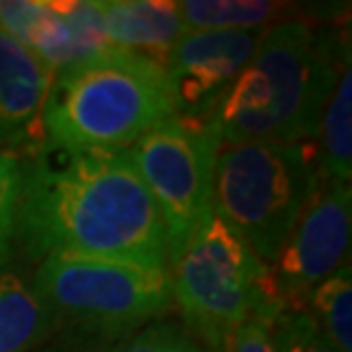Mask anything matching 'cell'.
<instances>
[{"label":"cell","instance_id":"cell-14","mask_svg":"<svg viewBox=\"0 0 352 352\" xmlns=\"http://www.w3.org/2000/svg\"><path fill=\"white\" fill-rule=\"evenodd\" d=\"M316 146L320 183H350L352 176V69L346 60L322 112Z\"/></svg>","mask_w":352,"mask_h":352},{"label":"cell","instance_id":"cell-18","mask_svg":"<svg viewBox=\"0 0 352 352\" xmlns=\"http://www.w3.org/2000/svg\"><path fill=\"white\" fill-rule=\"evenodd\" d=\"M272 341L277 352H336L305 309H286L272 322Z\"/></svg>","mask_w":352,"mask_h":352},{"label":"cell","instance_id":"cell-17","mask_svg":"<svg viewBox=\"0 0 352 352\" xmlns=\"http://www.w3.org/2000/svg\"><path fill=\"white\" fill-rule=\"evenodd\" d=\"M316 325L336 352H352V270H336L309 295Z\"/></svg>","mask_w":352,"mask_h":352},{"label":"cell","instance_id":"cell-4","mask_svg":"<svg viewBox=\"0 0 352 352\" xmlns=\"http://www.w3.org/2000/svg\"><path fill=\"white\" fill-rule=\"evenodd\" d=\"M32 288L60 332L94 341H117L174 307L170 267L115 258L53 254L41 258Z\"/></svg>","mask_w":352,"mask_h":352},{"label":"cell","instance_id":"cell-16","mask_svg":"<svg viewBox=\"0 0 352 352\" xmlns=\"http://www.w3.org/2000/svg\"><path fill=\"white\" fill-rule=\"evenodd\" d=\"M176 12L186 30H263L284 10L267 0H181Z\"/></svg>","mask_w":352,"mask_h":352},{"label":"cell","instance_id":"cell-13","mask_svg":"<svg viewBox=\"0 0 352 352\" xmlns=\"http://www.w3.org/2000/svg\"><path fill=\"white\" fill-rule=\"evenodd\" d=\"M60 332L30 281L0 270V352H32Z\"/></svg>","mask_w":352,"mask_h":352},{"label":"cell","instance_id":"cell-3","mask_svg":"<svg viewBox=\"0 0 352 352\" xmlns=\"http://www.w3.org/2000/svg\"><path fill=\"white\" fill-rule=\"evenodd\" d=\"M174 115L165 69L110 46L51 76L41 144L65 151H126Z\"/></svg>","mask_w":352,"mask_h":352},{"label":"cell","instance_id":"cell-6","mask_svg":"<svg viewBox=\"0 0 352 352\" xmlns=\"http://www.w3.org/2000/svg\"><path fill=\"white\" fill-rule=\"evenodd\" d=\"M170 265L188 334L206 352H227L241 322L263 302L267 265L215 213Z\"/></svg>","mask_w":352,"mask_h":352},{"label":"cell","instance_id":"cell-2","mask_svg":"<svg viewBox=\"0 0 352 352\" xmlns=\"http://www.w3.org/2000/svg\"><path fill=\"white\" fill-rule=\"evenodd\" d=\"M346 60L348 39L279 21L263 32L254 58L208 115L222 146L241 142H314Z\"/></svg>","mask_w":352,"mask_h":352},{"label":"cell","instance_id":"cell-12","mask_svg":"<svg viewBox=\"0 0 352 352\" xmlns=\"http://www.w3.org/2000/svg\"><path fill=\"white\" fill-rule=\"evenodd\" d=\"M105 41L163 67L165 55L186 32L176 3L167 0H96Z\"/></svg>","mask_w":352,"mask_h":352},{"label":"cell","instance_id":"cell-19","mask_svg":"<svg viewBox=\"0 0 352 352\" xmlns=\"http://www.w3.org/2000/svg\"><path fill=\"white\" fill-rule=\"evenodd\" d=\"M21 199V156L0 151V270L10 261L16 243Z\"/></svg>","mask_w":352,"mask_h":352},{"label":"cell","instance_id":"cell-9","mask_svg":"<svg viewBox=\"0 0 352 352\" xmlns=\"http://www.w3.org/2000/svg\"><path fill=\"white\" fill-rule=\"evenodd\" d=\"M263 30H186L165 55L163 69L174 112L206 119L254 58Z\"/></svg>","mask_w":352,"mask_h":352},{"label":"cell","instance_id":"cell-8","mask_svg":"<svg viewBox=\"0 0 352 352\" xmlns=\"http://www.w3.org/2000/svg\"><path fill=\"white\" fill-rule=\"evenodd\" d=\"M352 229L350 183H320L267 265L263 300L274 311L305 309L316 288L348 265Z\"/></svg>","mask_w":352,"mask_h":352},{"label":"cell","instance_id":"cell-20","mask_svg":"<svg viewBox=\"0 0 352 352\" xmlns=\"http://www.w3.org/2000/svg\"><path fill=\"white\" fill-rule=\"evenodd\" d=\"M277 314L281 311L261 302L229 339L227 352H277L272 341V322Z\"/></svg>","mask_w":352,"mask_h":352},{"label":"cell","instance_id":"cell-1","mask_svg":"<svg viewBox=\"0 0 352 352\" xmlns=\"http://www.w3.org/2000/svg\"><path fill=\"white\" fill-rule=\"evenodd\" d=\"M16 241L30 258L76 254L170 267L165 224L126 151L21 156Z\"/></svg>","mask_w":352,"mask_h":352},{"label":"cell","instance_id":"cell-7","mask_svg":"<svg viewBox=\"0 0 352 352\" xmlns=\"http://www.w3.org/2000/svg\"><path fill=\"white\" fill-rule=\"evenodd\" d=\"M220 135L210 119L174 115L126 149L165 224L170 263L210 215Z\"/></svg>","mask_w":352,"mask_h":352},{"label":"cell","instance_id":"cell-11","mask_svg":"<svg viewBox=\"0 0 352 352\" xmlns=\"http://www.w3.org/2000/svg\"><path fill=\"white\" fill-rule=\"evenodd\" d=\"M48 85L51 74L0 28V151L28 156L41 146Z\"/></svg>","mask_w":352,"mask_h":352},{"label":"cell","instance_id":"cell-5","mask_svg":"<svg viewBox=\"0 0 352 352\" xmlns=\"http://www.w3.org/2000/svg\"><path fill=\"white\" fill-rule=\"evenodd\" d=\"M314 142H241L217 153L213 213L270 265L318 190Z\"/></svg>","mask_w":352,"mask_h":352},{"label":"cell","instance_id":"cell-15","mask_svg":"<svg viewBox=\"0 0 352 352\" xmlns=\"http://www.w3.org/2000/svg\"><path fill=\"white\" fill-rule=\"evenodd\" d=\"M32 352H206L188 332L172 322H151L117 341H94L85 336L58 332Z\"/></svg>","mask_w":352,"mask_h":352},{"label":"cell","instance_id":"cell-10","mask_svg":"<svg viewBox=\"0 0 352 352\" xmlns=\"http://www.w3.org/2000/svg\"><path fill=\"white\" fill-rule=\"evenodd\" d=\"M0 28L51 76L110 48L96 0H0Z\"/></svg>","mask_w":352,"mask_h":352}]
</instances>
